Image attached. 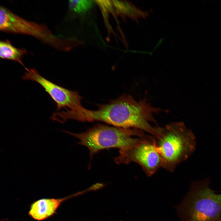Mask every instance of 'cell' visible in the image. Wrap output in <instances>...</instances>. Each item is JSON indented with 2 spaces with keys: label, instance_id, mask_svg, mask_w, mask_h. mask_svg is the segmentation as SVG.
Instances as JSON below:
<instances>
[{
  "label": "cell",
  "instance_id": "1",
  "mask_svg": "<svg viewBox=\"0 0 221 221\" xmlns=\"http://www.w3.org/2000/svg\"><path fill=\"white\" fill-rule=\"evenodd\" d=\"M160 111L145 100L137 101L130 95L125 94L108 104L99 105L91 115L93 121L103 122L118 127L137 129L154 137L158 134L156 127H153L150 122L157 124L153 114Z\"/></svg>",
  "mask_w": 221,
  "mask_h": 221
},
{
  "label": "cell",
  "instance_id": "2",
  "mask_svg": "<svg viewBox=\"0 0 221 221\" xmlns=\"http://www.w3.org/2000/svg\"><path fill=\"white\" fill-rule=\"evenodd\" d=\"M156 128L158 134L153 138L161 157L162 167L173 172L177 165L194 152L196 145L195 136L182 122Z\"/></svg>",
  "mask_w": 221,
  "mask_h": 221
},
{
  "label": "cell",
  "instance_id": "3",
  "mask_svg": "<svg viewBox=\"0 0 221 221\" xmlns=\"http://www.w3.org/2000/svg\"><path fill=\"white\" fill-rule=\"evenodd\" d=\"M207 178L192 182L182 201L174 206L181 221H219L221 218V194L209 187Z\"/></svg>",
  "mask_w": 221,
  "mask_h": 221
},
{
  "label": "cell",
  "instance_id": "4",
  "mask_svg": "<svg viewBox=\"0 0 221 221\" xmlns=\"http://www.w3.org/2000/svg\"><path fill=\"white\" fill-rule=\"evenodd\" d=\"M63 131L78 138L79 144L87 147L91 157L102 149L115 148L120 150L129 148L148 135L134 128H124L98 124L85 132L75 133Z\"/></svg>",
  "mask_w": 221,
  "mask_h": 221
},
{
  "label": "cell",
  "instance_id": "5",
  "mask_svg": "<svg viewBox=\"0 0 221 221\" xmlns=\"http://www.w3.org/2000/svg\"><path fill=\"white\" fill-rule=\"evenodd\" d=\"M0 29L5 32L32 36L61 51L69 50L76 45L74 38L57 36L45 25L26 20L3 6L0 8Z\"/></svg>",
  "mask_w": 221,
  "mask_h": 221
},
{
  "label": "cell",
  "instance_id": "6",
  "mask_svg": "<svg viewBox=\"0 0 221 221\" xmlns=\"http://www.w3.org/2000/svg\"><path fill=\"white\" fill-rule=\"evenodd\" d=\"M118 164L134 162L142 168L146 175L150 176L160 167L161 161L153 137L142 138L137 143L127 149L119 150L114 159Z\"/></svg>",
  "mask_w": 221,
  "mask_h": 221
},
{
  "label": "cell",
  "instance_id": "7",
  "mask_svg": "<svg viewBox=\"0 0 221 221\" xmlns=\"http://www.w3.org/2000/svg\"><path fill=\"white\" fill-rule=\"evenodd\" d=\"M26 71L22 77L25 80L36 82L40 84L49 95L56 104L57 110L63 108L76 111L83 107L82 98L78 92L58 85L40 75L34 68H25Z\"/></svg>",
  "mask_w": 221,
  "mask_h": 221
},
{
  "label": "cell",
  "instance_id": "8",
  "mask_svg": "<svg viewBox=\"0 0 221 221\" xmlns=\"http://www.w3.org/2000/svg\"><path fill=\"white\" fill-rule=\"evenodd\" d=\"M76 195L77 194L60 199L44 198L38 200L31 205L29 214L37 221L46 219L56 213L63 202Z\"/></svg>",
  "mask_w": 221,
  "mask_h": 221
},
{
  "label": "cell",
  "instance_id": "9",
  "mask_svg": "<svg viewBox=\"0 0 221 221\" xmlns=\"http://www.w3.org/2000/svg\"><path fill=\"white\" fill-rule=\"evenodd\" d=\"M116 11L120 14L130 18L137 23L139 18L145 19L149 16L147 11H144L131 2L127 1L112 0Z\"/></svg>",
  "mask_w": 221,
  "mask_h": 221
},
{
  "label": "cell",
  "instance_id": "10",
  "mask_svg": "<svg viewBox=\"0 0 221 221\" xmlns=\"http://www.w3.org/2000/svg\"><path fill=\"white\" fill-rule=\"evenodd\" d=\"M27 53L25 49H19L13 45L8 40L0 42V57L3 59L15 61L23 66L22 57Z\"/></svg>",
  "mask_w": 221,
  "mask_h": 221
},
{
  "label": "cell",
  "instance_id": "11",
  "mask_svg": "<svg viewBox=\"0 0 221 221\" xmlns=\"http://www.w3.org/2000/svg\"><path fill=\"white\" fill-rule=\"evenodd\" d=\"M94 1L91 0H71L69 1L68 6L72 11L78 14H82L92 7Z\"/></svg>",
  "mask_w": 221,
  "mask_h": 221
},
{
  "label": "cell",
  "instance_id": "12",
  "mask_svg": "<svg viewBox=\"0 0 221 221\" xmlns=\"http://www.w3.org/2000/svg\"><path fill=\"white\" fill-rule=\"evenodd\" d=\"M219 221H221V218H220V219H219Z\"/></svg>",
  "mask_w": 221,
  "mask_h": 221
}]
</instances>
